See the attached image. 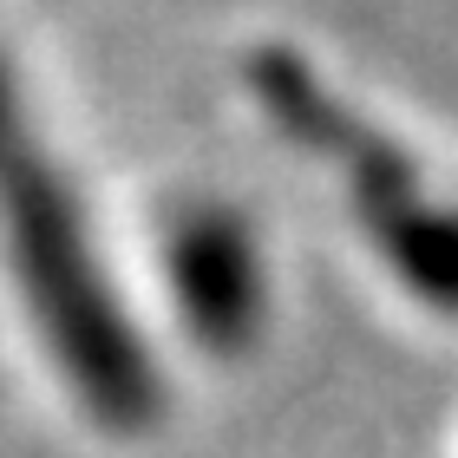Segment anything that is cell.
<instances>
[{"instance_id": "obj_1", "label": "cell", "mask_w": 458, "mask_h": 458, "mask_svg": "<svg viewBox=\"0 0 458 458\" xmlns=\"http://www.w3.org/2000/svg\"><path fill=\"white\" fill-rule=\"evenodd\" d=\"M0 236H7L13 282L39 335H47L53 360L66 367L72 393L92 406V420L118 432L151 426L164 406L157 373L144 360L112 282L98 276L86 216H79L66 177L53 171V157L39 151L7 66H0Z\"/></svg>"}, {"instance_id": "obj_2", "label": "cell", "mask_w": 458, "mask_h": 458, "mask_svg": "<svg viewBox=\"0 0 458 458\" xmlns=\"http://www.w3.org/2000/svg\"><path fill=\"white\" fill-rule=\"evenodd\" d=\"M249 92L262 98V112L295 144H308L315 157L347 171L353 210L373 229V242L386 249V262L400 268L426 301L458 308V216L439 210V203H426L412 164L393 151L380 131H367V124L282 47L249 59Z\"/></svg>"}, {"instance_id": "obj_3", "label": "cell", "mask_w": 458, "mask_h": 458, "mask_svg": "<svg viewBox=\"0 0 458 458\" xmlns=\"http://www.w3.org/2000/svg\"><path fill=\"white\" fill-rule=\"evenodd\" d=\"M171 276H177V301L203 335V347L210 353L249 347V335L262 321V268H256L249 229L236 216L203 210L183 223L171 242Z\"/></svg>"}]
</instances>
